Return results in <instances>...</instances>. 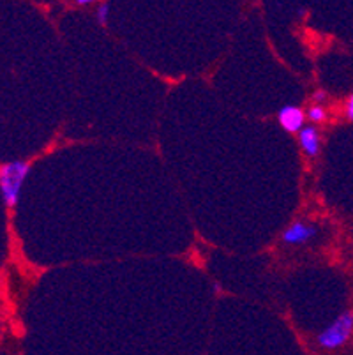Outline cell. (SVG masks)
<instances>
[{"instance_id": "6da1fadb", "label": "cell", "mask_w": 353, "mask_h": 355, "mask_svg": "<svg viewBox=\"0 0 353 355\" xmlns=\"http://www.w3.org/2000/svg\"><path fill=\"white\" fill-rule=\"evenodd\" d=\"M31 173V163L24 159H16L11 163L0 164V196L8 209L18 205L21 188Z\"/></svg>"}, {"instance_id": "7a4b0ae2", "label": "cell", "mask_w": 353, "mask_h": 355, "mask_svg": "<svg viewBox=\"0 0 353 355\" xmlns=\"http://www.w3.org/2000/svg\"><path fill=\"white\" fill-rule=\"evenodd\" d=\"M353 338V311L341 313L330 325H327L316 338V343L323 350H338Z\"/></svg>"}, {"instance_id": "3957f363", "label": "cell", "mask_w": 353, "mask_h": 355, "mask_svg": "<svg viewBox=\"0 0 353 355\" xmlns=\"http://www.w3.org/2000/svg\"><path fill=\"white\" fill-rule=\"evenodd\" d=\"M316 235H318L316 225L299 219V221H293L284 228L283 234H281V242L286 246H302V244L313 241Z\"/></svg>"}, {"instance_id": "277c9868", "label": "cell", "mask_w": 353, "mask_h": 355, "mask_svg": "<svg viewBox=\"0 0 353 355\" xmlns=\"http://www.w3.org/2000/svg\"><path fill=\"white\" fill-rule=\"evenodd\" d=\"M306 112L297 105H284L277 112V122L286 133H299L306 125Z\"/></svg>"}, {"instance_id": "5b68a950", "label": "cell", "mask_w": 353, "mask_h": 355, "mask_svg": "<svg viewBox=\"0 0 353 355\" xmlns=\"http://www.w3.org/2000/svg\"><path fill=\"white\" fill-rule=\"evenodd\" d=\"M299 145L307 157L318 156L320 147H322V137H320L318 129L313 124L304 125L299 131Z\"/></svg>"}, {"instance_id": "8992f818", "label": "cell", "mask_w": 353, "mask_h": 355, "mask_svg": "<svg viewBox=\"0 0 353 355\" xmlns=\"http://www.w3.org/2000/svg\"><path fill=\"white\" fill-rule=\"evenodd\" d=\"M306 117L307 121L313 122V124H322V122L327 121V110L323 105H316V103H313V105L307 108L306 112Z\"/></svg>"}, {"instance_id": "52a82bcc", "label": "cell", "mask_w": 353, "mask_h": 355, "mask_svg": "<svg viewBox=\"0 0 353 355\" xmlns=\"http://www.w3.org/2000/svg\"><path fill=\"white\" fill-rule=\"evenodd\" d=\"M96 18L101 25L108 24V20H110V4L108 2H101V4H99V8L96 9Z\"/></svg>"}, {"instance_id": "ba28073f", "label": "cell", "mask_w": 353, "mask_h": 355, "mask_svg": "<svg viewBox=\"0 0 353 355\" xmlns=\"http://www.w3.org/2000/svg\"><path fill=\"white\" fill-rule=\"evenodd\" d=\"M345 115L350 122H353V92L350 94V98L346 99V105H345Z\"/></svg>"}, {"instance_id": "9c48e42d", "label": "cell", "mask_w": 353, "mask_h": 355, "mask_svg": "<svg viewBox=\"0 0 353 355\" xmlns=\"http://www.w3.org/2000/svg\"><path fill=\"white\" fill-rule=\"evenodd\" d=\"M327 99V94L323 92V90H316L315 94H313V103H316V105H323Z\"/></svg>"}, {"instance_id": "30bf717a", "label": "cell", "mask_w": 353, "mask_h": 355, "mask_svg": "<svg viewBox=\"0 0 353 355\" xmlns=\"http://www.w3.org/2000/svg\"><path fill=\"white\" fill-rule=\"evenodd\" d=\"M78 6H89V4H94V2H97V0H74Z\"/></svg>"}]
</instances>
